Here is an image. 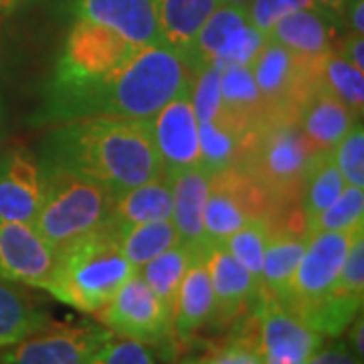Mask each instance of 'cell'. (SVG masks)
<instances>
[{
    "mask_svg": "<svg viewBox=\"0 0 364 364\" xmlns=\"http://www.w3.org/2000/svg\"><path fill=\"white\" fill-rule=\"evenodd\" d=\"M39 164L85 176L114 198L162 174L148 124L112 116L59 122L43 144Z\"/></svg>",
    "mask_w": 364,
    "mask_h": 364,
    "instance_id": "cell-1",
    "label": "cell"
},
{
    "mask_svg": "<svg viewBox=\"0 0 364 364\" xmlns=\"http://www.w3.org/2000/svg\"><path fill=\"white\" fill-rule=\"evenodd\" d=\"M193 69L168 45L142 47L116 71L79 83H53L49 116L67 122L112 116L146 122L191 83Z\"/></svg>",
    "mask_w": 364,
    "mask_h": 364,
    "instance_id": "cell-2",
    "label": "cell"
},
{
    "mask_svg": "<svg viewBox=\"0 0 364 364\" xmlns=\"http://www.w3.org/2000/svg\"><path fill=\"white\" fill-rule=\"evenodd\" d=\"M136 272L119 249L117 227L107 221L57 251L45 291L79 312L95 314Z\"/></svg>",
    "mask_w": 364,
    "mask_h": 364,
    "instance_id": "cell-3",
    "label": "cell"
},
{
    "mask_svg": "<svg viewBox=\"0 0 364 364\" xmlns=\"http://www.w3.org/2000/svg\"><path fill=\"white\" fill-rule=\"evenodd\" d=\"M312 154L294 114H265L245 132L237 166L269 195L273 207L298 200Z\"/></svg>",
    "mask_w": 364,
    "mask_h": 364,
    "instance_id": "cell-4",
    "label": "cell"
},
{
    "mask_svg": "<svg viewBox=\"0 0 364 364\" xmlns=\"http://www.w3.org/2000/svg\"><path fill=\"white\" fill-rule=\"evenodd\" d=\"M43 200L35 231L57 251L95 231L112 217L114 196L102 184L59 168H43Z\"/></svg>",
    "mask_w": 364,
    "mask_h": 364,
    "instance_id": "cell-5",
    "label": "cell"
},
{
    "mask_svg": "<svg viewBox=\"0 0 364 364\" xmlns=\"http://www.w3.org/2000/svg\"><path fill=\"white\" fill-rule=\"evenodd\" d=\"M273 208L269 195L239 166L210 174L205 205L207 249L223 245L245 223L269 217Z\"/></svg>",
    "mask_w": 364,
    "mask_h": 364,
    "instance_id": "cell-6",
    "label": "cell"
},
{
    "mask_svg": "<svg viewBox=\"0 0 364 364\" xmlns=\"http://www.w3.org/2000/svg\"><path fill=\"white\" fill-rule=\"evenodd\" d=\"M363 233L364 225H358L344 231H322L308 237L287 299L284 301L289 312L301 318L326 298L338 279L352 243Z\"/></svg>",
    "mask_w": 364,
    "mask_h": 364,
    "instance_id": "cell-7",
    "label": "cell"
},
{
    "mask_svg": "<svg viewBox=\"0 0 364 364\" xmlns=\"http://www.w3.org/2000/svg\"><path fill=\"white\" fill-rule=\"evenodd\" d=\"M95 316L114 338L136 340L142 344H164L174 338L172 316L138 272Z\"/></svg>",
    "mask_w": 364,
    "mask_h": 364,
    "instance_id": "cell-8",
    "label": "cell"
},
{
    "mask_svg": "<svg viewBox=\"0 0 364 364\" xmlns=\"http://www.w3.org/2000/svg\"><path fill=\"white\" fill-rule=\"evenodd\" d=\"M138 49L142 47L132 45L112 28L77 18L69 31L53 83L63 85L104 77L124 65Z\"/></svg>",
    "mask_w": 364,
    "mask_h": 364,
    "instance_id": "cell-9",
    "label": "cell"
},
{
    "mask_svg": "<svg viewBox=\"0 0 364 364\" xmlns=\"http://www.w3.org/2000/svg\"><path fill=\"white\" fill-rule=\"evenodd\" d=\"M114 338L104 326L49 324L0 354V364H87L91 356Z\"/></svg>",
    "mask_w": 364,
    "mask_h": 364,
    "instance_id": "cell-10",
    "label": "cell"
},
{
    "mask_svg": "<svg viewBox=\"0 0 364 364\" xmlns=\"http://www.w3.org/2000/svg\"><path fill=\"white\" fill-rule=\"evenodd\" d=\"M322 61L299 59L275 41L265 39L249 65L265 105V114H294L299 100L320 75Z\"/></svg>",
    "mask_w": 364,
    "mask_h": 364,
    "instance_id": "cell-11",
    "label": "cell"
},
{
    "mask_svg": "<svg viewBox=\"0 0 364 364\" xmlns=\"http://www.w3.org/2000/svg\"><path fill=\"white\" fill-rule=\"evenodd\" d=\"M146 124L160 170L168 181L184 170L200 166L198 122L191 100V83Z\"/></svg>",
    "mask_w": 364,
    "mask_h": 364,
    "instance_id": "cell-12",
    "label": "cell"
},
{
    "mask_svg": "<svg viewBox=\"0 0 364 364\" xmlns=\"http://www.w3.org/2000/svg\"><path fill=\"white\" fill-rule=\"evenodd\" d=\"M253 312L263 364H306L324 342L320 332L299 320L277 299L261 296Z\"/></svg>",
    "mask_w": 364,
    "mask_h": 364,
    "instance_id": "cell-13",
    "label": "cell"
},
{
    "mask_svg": "<svg viewBox=\"0 0 364 364\" xmlns=\"http://www.w3.org/2000/svg\"><path fill=\"white\" fill-rule=\"evenodd\" d=\"M57 253L33 225L0 219V279L45 289Z\"/></svg>",
    "mask_w": 364,
    "mask_h": 364,
    "instance_id": "cell-14",
    "label": "cell"
},
{
    "mask_svg": "<svg viewBox=\"0 0 364 364\" xmlns=\"http://www.w3.org/2000/svg\"><path fill=\"white\" fill-rule=\"evenodd\" d=\"M205 263L215 296L213 328H227L255 310L261 299L259 282L235 259L225 243L208 247L205 251Z\"/></svg>",
    "mask_w": 364,
    "mask_h": 364,
    "instance_id": "cell-15",
    "label": "cell"
},
{
    "mask_svg": "<svg viewBox=\"0 0 364 364\" xmlns=\"http://www.w3.org/2000/svg\"><path fill=\"white\" fill-rule=\"evenodd\" d=\"M43 200V176L37 156L11 144L0 150V219L35 225Z\"/></svg>",
    "mask_w": 364,
    "mask_h": 364,
    "instance_id": "cell-16",
    "label": "cell"
},
{
    "mask_svg": "<svg viewBox=\"0 0 364 364\" xmlns=\"http://www.w3.org/2000/svg\"><path fill=\"white\" fill-rule=\"evenodd\" d=\"M294 117L314 152H332L352 126L363 119L326 87L320 75L299 100Z\"/></svg>",
    "mask_w": 364,
    "mask_h": 364,
    "instance_id": "cell-17",
    "label": "cell"
},
{
    "mask_svg": "<svg viewBox=\"0 0 364 364\" xmlns=\"http://www.w3.org/2000/svg\"><path fill=\"white\" fill-rule=\"evenodd\" d=\"M77 18L112 28L136 47L164 45L154 0H77Z\"/></svg>",
    "mask_w": 364,
    "mask_h": 364,
    "instance_id": "cell-18",
    "label": "cell"
},
{
    "mask_svg": "<svg viewBox=\"0 0 364 364\" xmlns=\"http://www.w3.org/2000/svg\"><path fill=\"white\" fill-rule=\"evenodd\" d=\"M172 215L182 245L205 253V205H207L210 174L207 170L195 166L181 172L172 178Z\"/></svg>",
    "mask_w": 364,
    "mask_h": 364,
    "instance_id": "cell-19",
    "label": "cell"
},
{
    "mask_svg": "<svg viewBox=\"0 0 364 364\" xmlns=\"http://www.w3.org/2000/svg\"><path fill=\"white\" fill-rule=\"evenodd\" d=\"M215 296L210 286L205 253H196L182 277L172 308V336L176 340L195 338L213 322Z\"/></svg>",
    "mask_w": 364,
    "mask_h": 364,
    "instance_id": "cell-20",
    "label": "cell"
},
{
    "mask_svg": "<svg viewBox=\"0 0 364 364\" xmlns=\"http://www.w3.org/2000/svg\"><path fill=\"white\" fill-rule=\"evenodd\" d=\"M267 39L286 47L299 59L322 61L334 51V33L320 9H299L286 14L269 31Z\"/></svg>",
    "mask_w": 364,
    "mask_h": 364,
    "instance_id": "cell-21",
    "label": "cell"
},
{
    "mask_svg": "<svg viewBox=\"0 0 364 364\" xmlns=\"http://www.w3.org/2000/svg\"><path fill=\"white\" fill-rule=\"evenodd\" d=\"M308 243V235L294 231L291 227H275L272 221V235L265 247L261 265V296L284 304L291 286L294 273Z\"/></svg>",
    "mask_w": 364,
    "mask_h": 364,
    "instance_id": "cell-22",
    "label": "cell"
},
{
    "mask_svg": "<svg viewBox=\"0 0 364 364\" xmlns=\"http://www.w3.org/2000/svg\"><path fill=\"white\" fill-rule=\"evenodd\" d=\"M219 0H154L158 28L164 45L181 53L188 61L196 37Z\"/></svg>",
    "mask_w": 364,
    "mask_h": 364,
    "instance_id": "cell-23",
    "label": "cell"
},
{
    "mask_svg": "<svg viewBox=\"0 0 364 364\" xmlns=\"http://www.w3.org/2000/svg\"><path fill=\"white\" fill-rule=\"evenodd\" d=\"M172 215V182L158 174L114 198L109 221L116 227L164 221Z\"/></svg>",
    "mask_w": 364,
    "mask_h": 364,
    "instance_id": "cell-24",
    "label": "cell"
},
{
    "mask_svg": "<svg viewBox=\"0 0 364 364\" xmlns=\"http://www.w3.org/2000/svg\"><path fill=\"white\" fill-rule=\"evenodd\" d=\"M51 322L25 289L0 279V350L11 348Z\"/></svg>",
    "mask_w": 364,
    "mask_h": 364,
    "instance_id": "cell-25",
    "label": "cell"
},
{
    "mask_svg": "<svg viewBox=\"0 0 364 364\" xmlns=\"http://www.w3.org/2000/svg\"><path fill=\"white\" fill-rule=\"evenodd\" d=\"M346 182L340 174L332 152H316L310 158L304 178L299 184V215L304 217V225L316 219L324 208H328L340 193L344 191Z\"/></svg>",
    "mask_w": 364,
    "mask_h": 364,
    "instance_id": "cell-26",
    "label": "cell"
},
{
    "mask_svg": "<svg viewBox=\"0 0 364 364\" xmlns=\"http://www.w3.org/2000/svg\"><path fill=\"white\" fill-rule=\"evenodd\" d=\"M245 132L235 124L221 109L208 119L198 122V140H200V168L208 174L221 172L229 166H237L241 156Z\"/></svg>",
    "mask_w": 364,
    "mask_h": 364,
    "instance_id": "cell-27",
    "label": "cell"
},
{
    "mask_svg": "<svg viewBox=\"0 0 364 364\" xmlns=\"http://www.w3.org/2000/svg\"><path fill=\"white\" fill-rule=\"evenodd\" d=\"M219 90L225 114L243 132L251 130L265 116V105L249 67L221 69Z\"/></svg>",
    "mask_w": 364,
    "mask_h": 364,
    "instance_id": "cell-28",
    "label": "cell"
},
{
    "mask_svg": "<svg viewBox=\"0 0 364 364\" xmlns=\"http://www.w3.org/2000/svg\"><path fill=\"white\" fill-rule=\"evenodd\" d=\"M195 249L186 247L182 243H176L164 253L156 255L154 259H150L146 265H142L138 273L142 275V279L148 284V287L156 294V298L166 306V310L172 316V308H174V299L178 294L182 277L188 269L191 261L195 259Z\"/></svg>",
    "mask_w": 364,
    "mask_h": 364,
    "instance_id": "cell-29",
    "label": "cell"
},
{
    "mask_svg": "<svg viewBox=\"0 0 364 364\" xmlns=\"http://www.w3.org/2000/svg\"><path fill=\"white\" fill-rule=\"evenodd\" d=\"M119 249L136 269H140L150 259L164 253L172 245L181 243L178 233L170 219L164 221L138 223L130 227H117Z\"/></svg>",
    "mask_w": 364,
    "mask_h": 364,
    "instance_id": "cell-30",
    "label": "cell"
},
{
    "mask_svg": "<svg viewBox=\"0 0 364 364\" xmlns=\"http://www.w3.org/2000/svg\"><path fill=\"white\" fill-rule=\"evenodd\" d=\"M237 328L229 338L210 348L203 356H191L181 364H263L257 342V322L255 312L251 310L243 318H239Z\"/></svg>",
    "mask_w": 364,
    "mask_h": 364,
    "instance_id": "cell-31",
    "label": "cell"
},
{
    "mask_svg": "<svg viewBox=\"0 0 364 364\" xmlns=\"http://www.w3.org/2000/svg\"><path fill=\"white\" fill-rule=\"evenodd\" d=\"M320 79L324 85L350 107L356 117H363L364 109V71L350 65L346 59L332 51L320 63Z\"/></svg>",
    "mask_w": 364,
    "mask_h": 364,
    "instance_id": "cell-32",
    "label": "cell"
},
{
    "mask_svg": "<svg viewBox=\"0 0 364 364\" xmlns=\"http://www.w3.org/2000/svg\"><path fill=\"white\" fill-rule=\"evenodd\" d=\"M269 235H272V217H259V219L245 223L225 241V247L233 253L235 259L257 282L261 279V265H263V255H265Z\"/></svg>",
    "mask_w": 364,
    "mask_h": 364,
    "instance_id": "cell-33",
    "label": "cell"
},
{
    "mask_svg": "<svg viewBox=\"0 0 364 364\" xmlns=\"http://www.w3.org/2000/svg\"><path fill=\"white\" fill-rule=\"evenodd\" d=\"M358 225H364V188L346 184L330 207L304 225V231L310 237L322 231H344Z\"/></svg>",
    "mask_w": 364,
    "mask_h": 364,
    "instance_id": "cell-34",
    "label": "cell"
},
{
    "mask_svg": "<svg viewBox=\"0 0 364 364\" xmlns=\"http://www.w3.org/2000/svg\"><path fill=\"white\" fill-rule=\"evenodd\" d=\"M267 37H263L257 28L245 18L241 25H237L221 41V45L215 49L213 57L208 59L207 65L217 67V69H227V67H249L257 53L263 47Z\"/></svg>",
    "mask_w": 364,
    "mask_h": 364,
    "instance_id": "cell-35",
    "label": "cell"
},
{
    "mask_svg": "<svg viewBox=\"0 0 364 364\" xmlns=\"http://www.w3.org/2000/svg\"><path fill=\"white\" fill-rule=\"evenodd\" d=\"M334 162L348 186L364 188V130L363 119L356 122L350 132L332 150Z\"/></svg>",
    "mask_w": 364,
    "mask_h": 364,
    "instance_id": "cell-36",
    "label": "cell"
},
{
    "mask_svg": "<svg viewBox=\"0 0 364 364\" xmlns=\"http://www.w3.org/2000/svg\"><path fill=\"white\" fill-rule=\"evenodd\" d=\"M312 6H316L312 0H251L245 11L253 28H257L263 37H267L275 23L282 21L286 14Z\"/></svg>",
    "mask_w": 364,
    "mask_h": 364,
    "instance_id": "cell-37",
    "label": "cell"
},
{
    "mask_svg": "<svg viewBox=\"0 0 364 364\" xmlns=\"http://www.w3.org/2000/svg\"><path fill=\"white\" fill-rule=\"evenodd\" d=\"M87 364H156V358L148 344L128 338H112L91 356Z\"/></svg>",
    "mask_w": 364,
    "mask_h": 364,
    "instance_id": "cell-38",
    "label": "cell"
},
{
    "mask_svg": "<svg viewBox=\"0 0 364 364\" xmlns=\"http://www.w3.org/2000/svg\"><path fill=\"white\" fill-rule=\"evenodd\" d=\"M306 364H363V360L352 354L346 342L336 340L332 344L320 346Z\"/></svg>",
    "mask_w": 364,
    "mask_h": 364,
    "instance_id": "cell-39",
    "label": "cell"
},
{
    "mask_svg": "<svg viewBox=\"0 0 364 364\" xmlns=\"http://www.w3.org/2000/svg\"><path fill=\"white\" fill-rule=\"evenodd\" d=\"M334 53L340 55L342 59H346L350 65L364 71V39L363 35H354L350 33L348 37H344L338 47H334Z\"/></svg>",
    "mask_w": 364,
    "mask_h": 364,
    "instance_id": "cell-40",
    "label": "cell"
},
{
    "mask_svg": "<svg viewBox=\"0 0 364 364\" xmlns=\"http://www.w3.org/2000/svg\"><path fill=\"white\" fill-rule=\"evenodd\" d=\"M344 14L350 26V33L363 35L364 33V0H346Z\"/></svg>",
    "mask_w": 364,
    "mask_h": 364,
    "instance_id": "cell-41",
    "label": "cell"
},
{
    "mask_svg": "<svg viewBox=\"0 0 364 364\" xmlns=\"http://www.w3.org/2000/svg\"><path fill=\"white\" fill-rule=\"evenodd\" d=\"M348 328H350V330H348V342H346V344H348V348L352 350V354H354L356 358H360V360H363V354H364L363 314H358V316L352 320Z\"/></svg>",
    "mask_w": 364,
    "mask_h": 364,
    "instance_id": "cell-42",
    "label": "cell"
},
{
    "mask_svg": "<svg viewBox=\"0 0 364 364\" xmlns=\"http://www.w3.org/2000/svg\"><path fill=\"white\" fill-rule=\"evenodd\" d=\"M314 4L328 14H344V6H346V0H312Z\"/></svg>",
    "mask_w": 364,
    "mask_h": 364,
    "instance_id": "cell-43",
    "label": "cell"
},
{
    "mask_svg": "<svg viewBox=\"0 0 364 364\" xmlns=\"http://www.w3.org/2000/svg\"><path fill=\"white\" fill-rule=\"evenodd\" d=\"M25 0H0V13H9L13 11L16 6H21Z\"/></svg>",
    "mask_w": 364,
    "mask_h": 364,
    "instance_id": "cell-44",
    "label": "cell"
},
{
    "mask_svg": "<svg viewBox=\"0 0 364 364\" xmlns=\"http://www.w3.org/2000/svg\"><path fill=\"white\" fill-rule=\"evenodd\" d=\"M221 4H231V6H239V9H247L251 0H219Z\"/></svg>",
    "mask_w": 364,
    "mask_h": 364,
    "instance_id": "cell-45",
    "label": "cell"
}]
</instances>
